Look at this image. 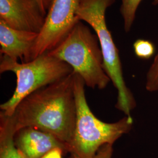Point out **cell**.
Returning a JSON list of instances; mask_svg holds the SVG:
<instances>
[{"instance_id": "6da1fadb", "label": "cell", "mask_w": 158, "mask_h": 158, "mask_svg": "<svg viewBox=\"0 0 158 158\" xmlns=\"http://www.w3.org/2000/svg\"><path fill=\"white\" fill-rule=\"evenodd\" d=\"M74 72L24 98L11 116L16 132L34 127L50 133L68 148L76 119Z\"/></svg>"}, {"instance_id": "7a4b0ae2", "label": "cell", "mask_w": 158, "mask_h": 158, "mask_svg": "<svg viewBox=\"0 0 158 158\" xmlns=\"http://www.w3.org/2000/svg\"><path fill=\"white\" fill-rule=\"evenodd\" d=\"M85 83L74 72V91L76 119L73 134L69 145L70 158H93L98 149L111 144L132 129L133 119L126 116L113 123L103 122L91 111L85 96Z\"/></svg>"}, {"instance_id": "3957f363", "label": "cell", "mask_w": 158, "mask_h": 158, "mask_svg": "<svg viewBox=\"0 0 158 158\" xmlns=\"http://www.w3.org/2000/svg\"><path fill=\"white\" fill-rule=\"evenodd\" d=\"M115 2V0H77L76 15L95 31L102 49L104 70L118 91L115 108L130 116L136 102L125 82L118 49L106 21V11Z\"/></svg>"}, {"instance_id": "277c9868", "label": "cell", "mask_w": 158, "mask_h": 158, "mask_svg": "<svg viewBox=\"0 0 158 158\" xmlns=\"http://www.w3.org/2000/svg\"><path fill=\"white\" fill-rule=\"evenodd\" d=\"M48 52L67 63L90 88L104 89L111 81L104 68L98 39L81 21L76 23L65 38Z\"/></svg>"}, {"instance_id": "5b68a950", "label": "cell", "mask_w": 158, "mask_h": 158, "mask_svg": "<svg viewBox=\"0 0 158 158\" xmlns=\"http://www.w3.org/2000/svg\"><path fill=\"white\" fill-rule=\"evenodd\" d=\"M12 72L17 77V86L11 97L0 106L1 113L11 116L18 104L34 91L55 83L70 74L73 70L67 63L46 52L31 62H18L1 56L0 73Z\"/></svg>"}, {"instance_id": "8992f818", "label": "cell", "mask_w": 158, "mask_h": 158, "mask_svg": "<svg viewBox=\"0 0 158 158\" xmlns=\"http://www.w3.org/2000/svg\"><path fill=\"white\" fill-rule=\"evenodd\" d=\"M77 2V0H52L34 46L33 60L55 49L80 21L76 15Z\"/></svg>"}, {"instance_id": "52a82bcc", "label": "cell", "mask_w": 158, "mask_h": 158, "mask_svg": "<svg viewBox=\"0 0 158 158\" xmlns=\"http://www.w3.org/2000/svg\"><path fill=\"white\" fill-rule=\"evenodd\" d=\"M45 19L36 0H0V20L11 28L40 34Z\"/></svg>"}, {"instance_id": "ba28073f", "label": "cell", "mask_w": 158, "mask_h": 158, "mask_svg": "<svg viewBox=\"0 0 158 158\" xmlns=\"http://www.w3.org/2000/svg\"><path fill=\"white\" fill-rule=\"evenodd\" d=\"M14 143L25 158H41L55 148L68 152L67 145L55 136L34 127L18 130L14 135Z\"/></svg>"}, {"instance_id": "9c48e42d", "label": "cell", "mask_w": 158, "mask_h": 158, "mask_svg": "<svg viewBox=\"0 0 158 158\" xmlns=\"http://www.w3.org/2000/svg\"><path fill=\"white\" fill-rule=\"evenodd\" d=\"M39 34L12 28L0 20V52L22 63L31 62Z\"/></svg>"}, {"instance_id": "30bf717a", "label": "cell", "mask_w": 158, "mask_h": 158, "mask_svg": "<svg viewBox=\"0 0 158 158\" xmlns=\"http://www.w3.org/2000/svg\"><path fill=\"white\" fill-rule=\"evenodd\" d=\"M15 133L11 116L0 113V158H25L14 143Z\"/></svg>"}, {"instance_id": "8fae6325", "label": "cell", "mask_w": 158, "mask_h": 158, "mask_svg": "<svg viewBox=\"0 0 158 158\" xmlns=\"http://www.w3.org/2000/svg\"><path fill=\"white\" fill-rule=\"evenodd\" d=\"M120 12L124 21V28L129 32L135 21L136 12L142 0H121Z\"/></svg>"}, {"instance_id": "7c38bea8", "label": "cell", "mask_w": 158, "mask_h": 158, "mask_svg": "<svg viewBox=\"0 0 158 158\" xmlns=\"http://www.w3.org/2000/svg\"><path fill=\"white\" fill-rule=\"evenodd\" d=\"M136 56L139 59L148 60L153 56L155 46L152 42L145 40H137L133 45Z\"/></svg>"}, {"instance_id": "4fadbf2b", "label": "cell", "mask_w": 158, "mask_h": 158, "mask_svg": "<svg viewBox=\"0 0 158 158\" xmlns=\"http://www.w3.org/2000/svg\"><path fill=\"white\" fill-rule=\"evenodd\" d=\"M145 87L149 92L158 91V53L147 72Z\"/></svg>"}, {"instance_id": "5bb4252c", "label": "cell", "mask_w": 158, "mask_h": 158, "mask_svg": "<svg viewBox=\"0 0 158 158\" xmlns=\"http://www.w3.org/2000/svg\"><path fill=\"white\" fill-rule=\"evenodd\" d=\"M113 153V145L106 144L98 149L93 158H111Z\"/></svg>"}, {"instance_id": "9a60e30c", "label": "cell", "mask_w": 158, "mask_h": 158, "mask_svg": "<svg viewBox=\"0 0 158 158\" xmlns=\"http://www.w3.org/2000/svg\"><path fill=\"white\" fill-rule=\"evenodd\" d=\"M66 153L60 148H55L46 153L41 158H63V155Z\"/></svg>"}, {"instance_id": "2e32d148", "label": "cell", "mask_w": 158, "mask_h": 158, "mask_svg": "<svg viewBox=\"0 0 158 158\" xmlns=\"http://www.w3.org/2000/svg\"><path fill=\"white\" fill-rule=\"evenodd\" d=\"M36 1L39 4L42 11L46 15L52 0H36Z\"/></svg>"}, {"instance_id": "e0dca14e", "label": "cell", "mask_w": 158, "mask_h": 158, "mask_svg": "<svg viewBox=\"0 0 158 158\" xmlns=\"http://www.w3.org/2000/svg\"><path fill=\"white\" fill-rule=\"evenodd\" d=\"M152 4L153 5H154V6H156V5H158V0H153Z\"/></svg>"}]
</instances>
